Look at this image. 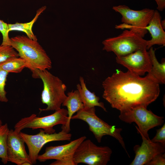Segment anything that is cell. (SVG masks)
Listing matches in <instances>:
<instances>
[{
	"instance_id": "8fae6325",
	"label": "cell",
	"mask_w": 165,
	"mask_h": 165,
	"mask_svg": "<svg viewBox=\"0 0 165 165\" xmlns=\"http://www.w3.org/2000/svg\"><path fill=\"white\" fill-rule=\"evenodd\" d=\"M86 138V136H83L66 144L47 147L44 153L38 155L37 160L44 162L54 159L56 160L50 165H76L73 159L74 154L79 145Z\"/></svg>"
},
{
	"instance_id": "277c9868",
	"label": "cell",
	"mask_w": 165,
	"mask_h": 165,
	"mask_svg": "<svg viewBox=\"0 0 165 165\" xmlns=\"http://www.w3.org/2000/svg\"><path fill=\"white\" fill-rule=\"evenodd\" d=\"M74 119L81 120L87 123L89 130L93 133L98 143L101 142L102 137L105 135H109L115 138L130 157L121 135L122 129L110 125L100 118L96 114L95 107H84L78 111L75 115L73 116L71 119Z\"/></svg>"
},
{
	"instance_id": "7c38bea8",
	"label": "cell",
	"mask_w": 165,
	"mask_h": 165,
	"mask_svg": "<svg viewBox=\"0 0 165 165\" xmlns=\"http://www.w3.org/2000/svg\"><path fill=\"white\" fill-rule=\"evenodd\" d=\"M116 59L118 64L139 76L151 72L152 65L147 50H139L125 56L116 57Z\"/></svg>"
},
{
	"instance_id": "4fadbf2b",
	"label": "cell",
	"mask_w": 165,
	"mask_h": 165,
	"mask_svg": "<svg viewBox=\"0 0 165 165\" xmlns=\"http://www.w3.org/2000/svg\"><path fill=\"white\" fill-rule=\"evenodd\" d=\"M24 143L19 133L13 129L9 130L7 143L8 162L17 165H23L25 162H29L32 164L28 154L26 151Z\"/></svg>"
},
{
	"instance_id": "9c48e42d",
	"label": "cell",
	"mask_w": 165,
	"mask_h": 165,
	"mask_svg": "<svg viewBox=\"0 0 165 165\" xmlns=\"http://www.w3.org/2000/svg\"><path fill=\"white\" fill-rule=\"evenodd\" d=\"M112 153L108 147L98 146L90 139L82 141L77 148L73 159L76 165L83 163L89 165H106Z\"/></svg>"
},
{
	"instance_id": "30bf717a",
	"label": "cell",
	"mask_w": 165,
	"mask_h": 165,
	"mask_svg": "<svg viewBox=\"0 0 165 165\" xmlns=\"http://www.w3.org/2000/svg\"><path fill=\"white\" fill-rule=\"evenodd\" d=\"M19 134L24 140L28 148V155L32 164H35L39 153L46 143L53 141H70L72 135L62 130L58 133L48 134L40 129L37 134H28L20 131Z\"/></svg>"
},
{
	"instance_id": "9a60e30c",
	"label": "cell",
	"mask_w": 165,
	"mask_h": 165,
	"mask_svg": "<svg viewBox=\"0 0 165 165\" xmlns=\"http://www.w3.org/2000/svg\"><path fill=\"white\" fill-rule=\"evenodd\" d=\"M161 17L159 12L155 10L153 16L146 29L149 32L151 39L147 41V49L153 45L165 46V32L161 25Z\"/></svg>"
},
{
	"instance_id": "5b68a950",
	"label": "cell",
	"mask_w": 165,
	"mask_h": 165,
	"mask_svg": "<svg viewBox=\"0 0 165 165\" xmlns=\"http://www.w3.org/2000/svg\"><path fill=\"white\" fill-rule=\"evenodd\" d=\"M132 30H125L120 35L102 42L103 50L112 52L116 57L127 55L139 50H147V41Z\"/></svg>"
},
{
	"instance_id": "d4e9b609",
	"label": "cell",
	"mask_w": 165,
	"mask_h": 165,
	"mask_svg": "<svg viewBox=\"0 0 165 165\" xmlns=\"http://www.w3.org/2000/svg\"><path fill=\"white\" fill-rule=\"evenodd\" d=\"M154 142H159L165 146V124L156 130V133L153 138L151 140Z\"/></svg>"
},
{
	"instance_id": "7a4b0ae2",
	"label": "cell",
	"mask_w": 165,
	"mask_h": 165,
	"mask_svg": "<svg viewBox=\"0 0 165 165\" xmlns=\"http://www.w3.org/2000/svg\"><path fill=\"white\" fill-rule=\"evenodd\" d=\"M10 45L17 51L19 57L25 60L26 68L31 72L36 69L47 70L52 68L50 58L37 40L18 35L10 38Z\"/></svg>"
},
{
	"instance_id": "cb8c5ba5",
	"label": "cell",
	"mask_w": 165,
	"mask_h": 165,
	"mask_svg": "<svg viewBox=\"0 0 165 165\" xmlns=\"http://www.w3.org/2000/svg\"><path fill=\"white\" fill-rule=\"evenodd\" d=\"M0 32L2 36V42L1 45L10 46V38L9 35V31L8 24L0 20Z\"/></svg>"
},
{
	"instance_id": "4316f807",
	"label": "cell",
	"mask_w": 165,
	"mask_h": 165,
	"mask_svg": "<svg viewBox=\"0 0 165 165\" xmlns=\"http://www.w3.org/2000/svg\"><path fill=\"white\" fill-rule=\"evenodd\" d=\"M157 6V9L160 11H162L165 8V0H155Z\"/></svg>"
},
{
	"instance_id": "52a82bcc",
	"label": "cell",
	"mask_w": 165,
	"mask_h": 165,
	"mask_svg": "<svg viewBox=\"0 0 165 165\" xmlns=\"http://www.w3.org/2000/svg\"><path fill=\"white\" fill-rule=\"evenodd\" d=\"M68 119L67 110L61 108L53 113L44 117H37L36 114H33L29 116L23 118L15 124L14 130L20 133L26 128L33 130L40 129L46 133L52 134L55 132L54 126L59 124L64 126Z\"/></svg>"
},
{
	"instance_id": "f1b7e54d",
	"label": "cell",
	"mask_w": 165,
	"mask_h": 165,
	"mask_svg": "<svg viewBox=\"0 0 165 165\" xmlns=\"http://www.w3.org/2000/svg\"><path fill=\"white\" fill-rule=\"evenodd\" d=\"M2 125V120L0 119V127Z\"/></svg>"
},
{
	"instance_id": "ba28073f",
	"label": "cell",
	"mask_w": 165,
	"mask_h": 165,
	"mask_svg": "<svg viewBox=\"0 0 165 165\" xmlns=\"http://www.w3.org/2000/svg\"><path fill=\"white\" fill-rule=\"evenodd\" d=\"M119 119L125 123H135L138 132L146 138H149L148 131L156 127L162 125L164 122V118L158 116L147 108L138 106L120 112Z\"/></svg>"
},
{
	"instance_id": "603a6c76",
	"label": "cell",
	"mask_w": 165,
	"mask_h": 165,
	"mask_svg": "<svg viewBox=\"0 0 165 165\" xmlns=\"http://www.w3.org/2000/svg\"><path fill=\"white\" fill-rule=\"evenodd\" d=\"M9 73L0 67V101L2 102H7L8 101L5 86Z\"/></svg>"
},
{
	"instance_id": "e0dca14e",
	"label": "cell",
	"mask_w": 165,
	"mask_h": 165,
	"mask_svg": "<svg viewBox=\"0 0 165 165\" xmlns=\"http://www.w3.org/2000/svg\"><path fill=\"white\" fill-rule=\"evenodd\" d=\"M79 81L80 83L77 85V89L79 92L84 107L98 106L107 112L104 103L99 102V97L97 96L94 92H91L87 88L84 79L82 77H80Z\"/></svg>"
},
{
	"instance_id": "6da1fadb",
	"label": "cell",
	"mask_w": 165,
	"mask_h": 165,
	"mask_svg": "<svg viewBox=\"0 0 165 165\" xmlns=\"http://www.w3.org/2000/svg\"><path fill=\"white\" fill-rule=\"evenodd\" d=\"M159 83L150 73L144 77L128 70H117L102 82V97L120 112L138 106L147 108L160 93Z\"/></svg>"
},
{
	"instance_id": "484cf974",
	"label": "cell",
	"mask_w": 165,
	"mask_h": 165,
	"mask_svg": "<svg viewBox=\"0 0 165 165\" xmlns=\"http://www.w3.org/2000/svg\"><path fill=\"white\" fill-rule=\"evenodd\" d=\"M165 165V153H160L155 156L146 165Z\"/></svg>"
},
{
	"instance_id": "8992f818",
	"label": "cell",
	"mask_w": 165,
	"mask_h": 165,
	"mask_svg": "<svg viewBox=\"0 0 165 165\" xmlns=\"http://www.w3.org/2000/svg\"><path fill=\"white\" fill-rule=\"evenodd\" d=\"M112 9L121 14V22L123 23L116 25V28L132 30L144 37L148 32L146 28L152 19L155 10L149 8L134 10L125 5L114 6Z\"/></svg>"
},
{
	"instance_id": "ac0fdd59",
	"label": "cell",
	"mask_w": 165,
	"mask_h": 165,
	"mask_svg": "<svg viewBox=\"0 0 165 165\" xmlns=\"http://www.w3.org/2000/svg\"><path fill=\"white\" fill-rule=\"evenodd\" d=\"M149 50L148 53L152 65L151 70L150 73L157 80L159 83L164 84L165 82V59H163L162 62L159 63L156 56L155 49H154L153 47H151Z\"/></svg>"
},
{
	"instance_id": "2e32d148",
	"label": "cell",
	"mask_w": 165,
	"mask_h": 165,
	"mask_svg": "<svg viewBox=\"0 0 165 165\" xmlns=\"http://www.w3.org/2000/svg\"><path fill=\"white\" fill-rule=\"evenodd\" d=\"M62 105L66 106L67 108L68 119L66 124L62 126L61 128L68 133L71 130L70 123L72 117L74 113L84 107L78 90H72L68 93Z\"/></svg>"
},
{
	"instance_id": "7402d4cb",
	"label": "cell",
	"mask_w": 165,
	"mask_h": 165,
	"mask_svg": "<svg viewBox=\"0 0 165 165\" xmlns=\"http://www.w3.org/2000/svg\"><path fill=\"white\" fill-rule=\"evenodd\" d=\"M18 52L11 46H0V63L12 57H19Z\"/></svg>"
},
{
	"instance_id": "d6986e66",
	"label": "cell",
	"mask_w": 165,
	"mask_h": 165,
	"mask_svg": "<svg viewBox=\"0 0 165 165\" xmlns=\"http://www.w3.org/2000/svg\"><path fill=\"white\" fill-rule=\"evenodd\" d=\"M46 9L45 6H42L36 12L34 18L30 22L25 23H16L14 24H8L9 31H22L25 33L29 38L35 40H37L36 36L34 34L32 29L34 23L36 21L39 16Z\"/></svg>"
},
{
	"instance_id": "3957f363",
	"label": "cell",
	"mask_w": 165,
	"mask_h": 165,
	"mask_svg": "<svg viewBox=\"0 0 165 165\" xmlns=\"http://www.w3.org/2000/svg\"><path fill=\"white\" fill-rule=\"evenodd\" d=\"M34 78L41 79L43 85L41 94V101L47 105L45 109L39 108L40 112L57 111L61 108L64 101L67 97L65 92L66 85L57 77L47 70L36 69L32 72Z\"/></svg>"
},
{
	"instance_id": "44dd1931",
	"label": "cell",
	"mask_w": 165,
	"mask_h": 165,
	"mask_svg": "<svg viewBox=\"0 0 165 165\" xmlns=\"http://www.w3.org/2000/svg\"><path fill=\"white\" fill-rule=\"evenodd\" d=\"M9 130L8 125L6 123L0 127V158L3 164L8 162L7 156V139Z\"/></svg>"
},
{
	"instance_id": "5bb4252c",
	"label": "cell",
	"mask_w": 165,
	"mask_h": 165,
	"mask_svg": "<svg viewBox=\"0 0 165 165\" xmlns=\"http://www.w3.org/2000/svg\"><path fill=\"white\" fill-rule=\"evenodd\" d=\"M140 134L142 142L141 145H136L134 147L135 155L130 165H146L157 154L165 152L164 146L160 143L153 142L149 138H146Z\"/></svg>"
},
{
	"instance_id": "83f0119b",
	"label": "cell",
	"mask_w": 165,
	"mask_h": 165,
	"mask_svg": "<svg viewBox=\"0 0 165 165\" xmlns=\"http://www.w3.org/2000/svg\"><path fill=\"white\" fill-rule=\"evenodd\" d=\"M161 26L164 30L165 29V19L161 21Z\"/></svg>"
},
{
	"instance_id": "ffe728a7",
	"label": "cell",
	"mask_w": 165,
	"mask_h": 165,
	"mask_svg": "<svg viewBox=\"0 0 165 165\" xmlns=\"http://www.w3.org/2000/svg\"><path fill=\"white\" fill-rule=\"evenodd\" d=\"M26 67L25 60L19 57L9 58L0 63V67L9 73H19Z\"/></svg>"
}]
</instances>
